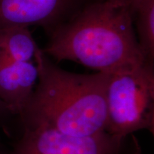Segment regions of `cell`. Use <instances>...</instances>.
<instances>
[{"label":"cell","mask_w":154,"mask_h":154,"mask_svg":"<svg viewBox=\"0 0 154 154\" xmlns=\"http://www.w3.org/2000/svg\"><path fill=\"white\" fill-rule=\"evenodd\" d=\"M35 63L37 82L18 115L24 127H46L78 137L106 131L109 73L67 72L42 49L36 54Z\"/></svg>","instance_id":"1"},{"label":"cell","mask_w":154,"mask_h":154,"mask_svg":"<svg viewBox=\"0 0 154 154\" xmlns=\"http://www.w3.org/2000/svg\"><path fill=\"white\" fill-rule=\"evenodd\" d=\"M48 36L42 49L46 55L96 72L111 73L150 61L138 44L130 7L124 3L90 2Z\"/></svg>","instance_id":"2"},{"label":"cell","mask_w":154,"mask_h":154,"mask_svg":"<svg viewBox=\"0 0 154 154\" xmlns=\"http://www.w3.org/2000/svg\"><path fill=\"white\" fill-rule=\"evenodd\" d=\"M106 132L126 137L154 131V62L145 61L109 73Z\"/></svg>","instance_id":"3"},{"label":"cell","mask_w":154,"mask_h":154,"mask_svg":"<svg viewBox=\"0 0 154 154\" xmlns=\"http://www.w3.org/2000/svg\"><path fill=\"white\" fill-rule=\"evenodd\" d=\"M130 136L105 131L78 137L46 127H24L22 136L9 148L0 145V154H138L137 142Z\"/></svg>","instance_id":"4"},{"label":"cell","mask_w":154,"mask_h":154,"mask_svg":"<svg viewBox=\"0 0 154 154\" xmlns=\"http://www.w3.org/2000/svg\"><path fill=\"white\" fill-rule=\"evenodd\" d=\"M94 0H0V27H42L49 35Z\"/></svg>","instance_id":"5"},{"label":"cell","mask_w":154,"mask_h":154,"mask_svg":"<svg viewBox=\"0 0 154 154\" xmlns=\"http://www.w3.org/2000/svg\"><path fill=\"white\" fill-rule=\"evenodd\" d=\"M38 79L35 61L15 60L0 49V99L19 115L33 93Z\"/></svg>","instance_id":"6"},{"label":"cell","mask_w":154,"mask_h":154,"mask_svg":"<svg viewBox=\"0 0 154 154\" xmlns=\"http://www.w3.org/2000/svg\"><path fill=\"white\" fill-rule=\"evenodd\" d=\"M0 49L20 61H35L40 48L26 26L0 27Z\"/></svg>","instance_id":"7"},{"label":"cell","mask_w":154,"mask_h":154,"mask_svg":"<svg viewBox=\"0 0 154 154\" xmlns=\"http://www.w3.org/2000/svg\"><path fill=\"white\" fill-rule=\"evenodd\" d=\"M130 9L140 49L154 62V0H134Z\"/></svg>","instance_id":"8"},{"label":"cell","mask_w":154,"mask_h":154,"mask_svg":"<svg viewBox=\"0 0 154 154\" xmlns=\"http://www.w3.org/2000/svg\"><path fill=\"white\" fill-rule=\"evenodd\" d=\"M9 114H12V113L10 112L5 103L0 99V128L2 126L4 120H5V119Z\"/></svg>","instance_id":"9"},{"label":"cell","mask_w":154,"mask_h":154,"mask_svg":"<svg viewBox=\"0 0 154 154\" xmlns=\"http://www.w3.org/2000/svg\"><path fill=\"white\" fill-rule=\"evenodd\" d=\"M109 1H112V2H120V3H124L126 5H128L130 7V5L131 4L134 0H109Z\"/></svg>","instance_id":"10"}]
</instances>
